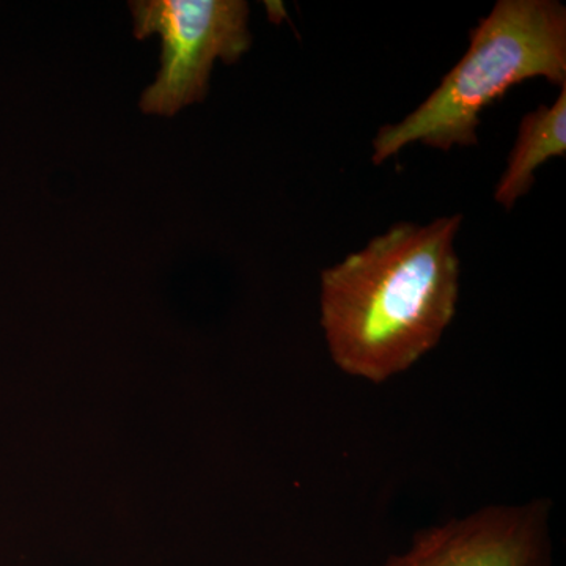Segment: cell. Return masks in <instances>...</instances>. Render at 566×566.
<instances>
[{
  "instance_id": "obj_1",
  "label": "cell",
  "mask_w": 566,
  "mask_h": 566,
  "mask_svg": "<svg viewBox=\"0 0 566 566\" xmlns=\"http://www.w3.org/2000/svg\"><path fill=\"white\" fill-rule=\"evenodd\" d=\"M461 222L395 223L323 271L319 324L338 370L382 385L438 346L460 300Z\"/></svg>"
},
{
  "instance_id": "obj_2",
  "label": "cell",
  "mask_w": 566,
  "mask_h": 566,
  "mask_svg": "<svg viewBox=\"0 0 566 566\" xmlns=\"http://www.w3.org/2000/svg\"><path fill=\"white\" fill-rule=\"evenodd\" d=\"M532 77L566 85V9L556 0H499L439 87L405 120L379 129L371 161L416 142L444 151L475 145L482 111Z\"/></svg>"
},
{
  "instance_id": "obj_3",
  "label": "cell",
  "mask_w": 566,
  "mask_h": 566,
  "mask_svg": "<svg viewBox=\"0 0 566 566\" xmlns=\"http://www.w3.org/2000/svg\"><path fill=\"white\" fill-rule=\"evenodd\" d=\"M129 7L134 35L163 40L161 70L140 99L145 114L170 117L203 102L212 63H234L251 48L249 6L241 0H139Z\"/></svg>"
},
{
  "instance_id": "obj_4",
  "label": "cell",
  "mask_w": 566,
  "mask_h": 566,
  "mask_svg": "<svg viewBox=\"0 0 566 566\" xmlns=\"http://www.w3.org/2000/svg\"><path fill=\"white\" fill-rule=\"evenodd\" d=\"M553 501L493 504L420 528L381 566H553Z\"/></svg>"
},
{
  "instance_id": "obj_5",
  "label": "cell",
  "mask_w": 566,
  "mask_h": 566,
  "mask_svg": "<svg viewBox=\"0 0 566 566\" xmlns=\"http://www.w3.org/2000/svg\"><path fill=\"white\" fill-rule=\"evenodd\" d=\"M566 153V85L553 106H539L521 120L515 147L510 153L495 200L506 210L515 207L535 182L534 174L542 164L560 158Z\"/></svg>"
}]
</instances>
